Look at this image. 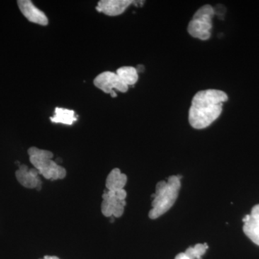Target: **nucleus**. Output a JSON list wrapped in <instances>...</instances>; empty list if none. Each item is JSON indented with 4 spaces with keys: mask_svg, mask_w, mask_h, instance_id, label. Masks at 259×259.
Wrapping results in <instances>:
<instances>
[{
    "mask_svg": "<svg viewBox=\"0 0 259 259\" xmlns=\"http://www.w3.org/2000/svg\"><path fill=\"white\" fill-rule=\"evenodd\" d=\"M225 92L218 90L199 91L194 95L189 111V122L193 128L204 129L217 120L228 101Z\"/></svg>",
    "mask_w": 259,
    "mask_h": 259,
    "instance_id": "nucleus-1",
    "label": "nucleus"
},
{
    "mask_svg": "<svg viewBox=\"0 0 259 259\" xmlns=\"http://www.w3.org/2000/svg\"><path fill=\"white\" fill-rule=\"evenodd\" d=\"M181 178V176H171L156 185V192L151 195L152 209L148 214L151 219L159 218L174 205L180 192Z\"/></svg>",
    "mask_w": 259,
    "mask_h": 259,
    "instance_id": "nucleus-2",
    "label": "nucleus"
},
{
    "mask_svg": "<svg viewBox=\"0 0 259 259\" xmlns=\"http://www.w3.org/2000/svg\"><path fill=\"white\" fill-rule=\"evenodd\" d=\"M28 153L30 163L40 176L51 181L63 180L66 177V170L53 160L54 154L51 151L31 147Z\"/></svg>",
    "mask_w": 259,
    "mask_h": 259,
    "instance_id": "nucleus-3",
    "label": "nucleus"
},
{
    "mask_svg": "<svg viewBox=\"0 0 259 259\" xmlns=\"http://www.w3.org/2000/svg\"><path fill=\"white\" fill-rule=\"evenodd\" d=\"M214 10L211 5H206L199 8L188 25L189 34L201 40H207L211 36L212 18Z\"/></svg>",
    "mask_w": 259,
    "mask_h": 259,
    "instance_id": "nucleus-4",
    "label": "nucleus"
},
{
    "mask_svg": "<svg viewBox=\"0 0 259 259\" xmlns=\"http://www.w3.org/2000/svg\"><path fill=\"white\" fill-rule=\"evenodd\" d=\"M127 192L125 190L105 191L102 194L101 211L107 218H120L126 205Z\"/></svg>",
    "mask_w": 259,
    "mask_h": 259,
    "instance_id": "nucleus-5",
    "label": "nucleus"
},
{
    "mask_svg": "<svg viewBox=\"0 0 259 259\" xmlns=\"http://www.w3.org/2000/svg\"><path fill=\"white\" fill-rule=\"evenodd\" d=\"M94 84L104 93L110 94L113 98L117 97L115 90L123 93L128 90V86L122 82L116 72L112 71H105L99 74L94 80Z\"/></svg>",
    "mask_w": 259,
    "mask_h": 259,
    "instance_id": "nucleus-6",
    "label": "nucleus"
},
{
    "mask_svg": "<svg viewBox=\"0 0 259 259\" xmlns=\"http://www.w3.org/2000/svg\"><path fill=\"white\" fill-rule=\"evenodd\" d=\"M144 3V1L134 0H101L97 4L96 10L99 13L108 16H117L122 14L131 5L141 6Z\"/></svg>",
    "mask_w": 259,
    "mask_h": 259,
    "instance_id": "nucleus-7",
    "label": "nucleus"
},
{
    "mask_svg": "<svg viewBox=\"0 0 259 259\" xmlns=\"http://www.w3.org/2000/svg\"><path fill=\"white\" fill-rule=\"evenodd\" d=\"M39 172L35 168H30L25 164H20L15 172V177L19 183L28 189L40 191L42 188V180Z\"/></svg>",
    "mask_w": 259,
    "mask_h": 259,
    "instance_id": "nucleus-8",
    "label": "nucleus"
},
{
    "mask_svg": "<svg viewBox=\"0 0 259 259\" xmlns=\"http://www.w3.org/2000/svg\"><path fill=\"white\" fill-rule=\"evenodd\" d=\"M18 5L22 14L29 21L42 26H47L49 24V19L45 13L36 8L30 0H19Z\"/></svg>",
    "mask_w": 259,
    "mask_h": 259,
    "instance_id": "nucleus-9",
    "label": "nucleus"
},
{
    "mask_svg": "<svg viewBox=\"0 0 259 259\" xmlns=\"http://www.w3.org/2000/svg\"><path fill=\"white\" fill-rule=\"evenodd\" d=\"M244 223L243 231L245 236L259 245V204H256L251 209L250 214H246L243 219Z\"/></svg>",
    "mask_w": 259,
    "mask_h": 259,
    "instance_id": "nucleus-10",
    "label": "nucleus"
},
{
    "mask_svg": "<svg viewBox=\"0 0 259 259\" xmlns=\"http://www.w3.org/2000/svg\"><path fill=\"white\" fill-rule=\"evenodd\" d=\"M127 177L122 174L119 168L112 169L106 179V188L109 191H118L123 190L127 184Z\"/></svg>",
    "mask_w": 259,
    "mask_h": 259,
    "instance_id": "nucleus-11",
    "label": "nucleus"
},
{
    "mask_svg": "<svg viewBox=\"0 0 259 259\" xmlns=\"http://www.w3.org/2000/svg\"><path fill=\"white\" fill-rule=\"evenodd\" d=\"M51 121L54 123H61L71 125L77 120V116L75 115L74 110L69 109L56 107L54 115L51 117Z\"/></svg>",
    "mask_w": 259,
    "mask_h": 259,
    "instance_id": "nucleus-12",
    "label": "nucleus"
},
{
    "mask_svg": "<svg viewBox=\"0 0 259 259\" xmlns=\"http://www.w3.org/2000/svg\"><path fill=\"white\" fill-rule=\"evenodd\" d=\"M116 74L122 80V82L127 85H134L139 80L138 70L132 66H122L119 68L116 71Z\"/></svg>",
    "mask_w": 259,
    "mask_h": 259,
    "instance_id": "nucleus-13",
    "label": "nucleus"
},
{
    "mask_svg": "<svg viewBox=\"0 0 259 259\" xmlns=\"http://www.w3.org/2000/svg\"><path fill=\"white\" fill-rule=\"evenodd\" d=\"M207 249H208V245L207 243H204V244L198 243L194 247L187 248L185 253L190 259H201V257L205 253Z\"/></svg>",
    "mask_w": 259,
    "mask_h": 259,
    "instance_id": "nucleus-14",
    "label": "nucleus"
},
{
    "mask_svg": "<svg viewBox=\"0 0 259 259\" xmlns=\"http://www.w3.org/2000/svg\"><path fill=\"white\" fill-rule=\"evenodd\" d=\"M175 259H190L185 253H180L175 257Z\"/></svg>",
    "mask_w": 259,
    "mask_h": 259,
    "instance_id": "nucleus-15",
    "label": "nucleus"
},
{
    "mask_svg": "<svg viewBox=\"0 0 259 259\" xmlns=\"http://www.w3.org/2000/svg\"><path fill=\"white\" fill-rule=\"evenodd\" d=\"M40 259H60L59 258V257L57 256H54V255H46V256H44L42 258Z\"/></svg>",
    "mask_w": 259,
    "mask_h": 259,
    "instance_id": "nucleus-16",
    "label": "nucleus"
}]
</instances>
